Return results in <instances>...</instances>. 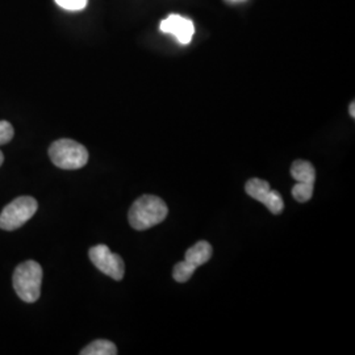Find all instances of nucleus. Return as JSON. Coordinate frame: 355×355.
I'll use <instances>...</instances> for the list:
<instances>
[{"mask_svg": "<svg viewBox=\"0 0 355 355\" xmlns=\"http://www.w3.org/2000/svg\"><path fill=\"white\" fill-rule=\"evenodd\" d=\"M167 214L168 208L161 198L154 195H144L130 207L128 220L132 228L146 230L161 224Z\"/></svg>", "mask_w": 355, "mask_h": 355, "instance_id": "nucleus-1", "label": "nucleus"}, {"mask_svg": "<svg viewBox=\"0 0 355 355\" xmlns=\"http://www.w3.org/2000/svg\"><path fill=\"white\" fill-rule=\"evenodd\" d=\"M13 288L26 303L37 302L41 295L42 267L36 261H26L16 267L13 272Z\"/></svg>", "mask_w": 355, "mask_h": 355, "instance_id": "nucleus-2", "label": "nucleus"}, {"mask_svg": "<svg viewBox=\"0 0 355 355\" xmlns=\"http://www.w3.org/2000/svg\"><path fill=\"white\" fill-rule=\"evenodd\" d=\"M51 162L62 170H78L87 165V149L74 140L61 139L54 141L49 148Z\"/></svg>", "mask_w": 355, "mask_h": 355, "instance_id": "nucleus-3", "label": "nucleus"}, {"mask_svg": "<svg viewBox=\"0 0 355 355\" xmlns=\"http://www.w3.org/2000/svg\"><path fill=\"white\" fill-rule=\"evenodd\" d=\"M37 200L32 196H20L12 200L0 214V229L16 230L21 228L37 212Z\"/></svg>", "mask_w": 355, "mask_h": 355, "instance_id": "nucleus-4", "label": "nucleus"}, {"mask_svg": "<svg viewBox=\"0 0 355 355\" xmlns=\"http://www.w3.org/2000/svg\"><path fill=\"white\" fill-rule=\"evenodd\" d=\"M212 246L207 241L196 242L186 252L183 262H179L173 270V277L179 283H184L191 279L195 270L207 263L212 257Z\"/></svg>", "mask_w": 355, "mask_h": 355, "instance_id": "nucleus-5", "label": "nucleus"}, {"mask_svg": "<svg viewBox=\"0 0 355 355\" xmlns=\"http://www.w3.org/2000/svg\"><path fill=\"white\" fill-rule=\"evenodd\" d=\"M89 255L94 266L101 270L103 274L114 280L124 278L125 265L123 258L119 254L112 253L107 245H96L91 248Z\"/></svg>", "mask_w": 355, "mask_h": 355, "instance_id": "nucleus-6", "label": "nucleus"}, {"mask_svg": "<svg viewBox=\"0 0 355 355\" xmlns=\"http://www.w3.org/2000/svg\"><path fill=\"white\" fill-rule=\"evenodd\" d=\"M245 191L249 196H252L255 200L265 204L271 214L279 215L283 212L284 202H283L282 195L278 191L271 190L270 184L266 180H262L258 178L249 179L245 186Z\"/></svg>", "mask_w": 355, "mask_h": 355, "instance_id": "nucleus-7", "label": "nucleus"}, {"mask_svg": "<svg viewBox=\"0 0 355 355\" xmlns=\"http://www.w3.org/2000/svg\"><path fill=\"white\" fill-rule=\"evenodd\" d=\"M159 28L164 33L173 35L182 45L190 44L191 40L195 35L193 21L184 16H180V15L167 16L165 20L161 21Z\"/></svg>", "mask_w": 355, "mask_h": 355, "instance_id": "nucleus-8", "label": "nucleus"}, {"mask_svg": "<svg viewBox=\"0 0 355 355\" xmlns=\"http://www.w3.org/2000/svg\"><path fill=\"white\" fill-rule=\"evenodd\" d=\"M291 175L297 184L309 187V189L315 187L316 170L311 162L303 161V159L295 161L291 166Z\"/></svg>", "mask_w": 355, "mask_h": 355, "instance_id": "nucleus-9", "label": "nucleus"}, {"mask_svg": "<svg viewBox=\"0 0 355 355\" xmlns=\"http://www.w3.org/2000/svg\"><path fill=\"white\" fill-rule=\"evenodd\" d=\"M117 354V347L114 343L108 340H96L94 343L87 345L82 352L80 355H116Z\"/></svg>", "mask_w": 355, "mask_h": 355, "instance_id": "nucleus-10", "label": "nucleus"}, {"mask_svg": "<svg viewBox=\"0 0 355 355\" xmlns=\"http://www.w3.org/2000/svg\"><path fill=\"white\" fill-rule=\"evenodd\" d=\"M89 0H55V3L67 11H80L86 8Z\"/></svg>", "mask_w": 355, "mask_h": 355, "instance_id": "nucleus-11", "label": "nucleus"}, {"mask_svg": "<svg viewBox=\"0 0 355 355\" xmlns=\"http://www.w3.org/2000/svg\"><path fill=\"white\" fill-rule=\"evenodd\" d=\"M13 127L11 123L0 120V145H6L13 139Z\"/></svg>", "mask_w": 355, "mask_h": 355, "instance_id": "nucleus-12", "label": "nucleus"}, {"mask_svg": "<svg viewBox=\"0 0 355 355\" xmlns=\"http://www.w3.org/2000/svg\"><path fill=\"white\" fill-rule=\"evenodd\" d=\"M349 112H350V114H352V117L354 119L355 117V104L354 102L350 104V107H349Z\"/></svg>", "mask_w": 355, "mask_h": 355, "instance_id": "nucleus-13", "label": "nucleus"}, {"mask_svg": "<svg viewBox=\"0 0 355 355\" xmlns=\"http://www.w3.org/2000/svg\"><path fill=\"white\" fill-rule=\"evenodd\" d=\"M3 161H4V155H3V153L0 150V166L3 165Z\"/></svg>", "mask_w": 355, "mask_h": 355, "instance_id": "nucleus-14", "label": "nucleus"}]
</instances>
